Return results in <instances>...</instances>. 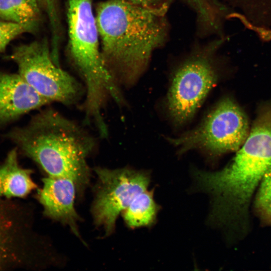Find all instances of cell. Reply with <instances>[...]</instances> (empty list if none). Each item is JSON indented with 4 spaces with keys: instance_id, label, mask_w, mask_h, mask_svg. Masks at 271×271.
<instances>
[{
    "instance_id": "obj_1",
    "label": "cell",
    "mask_w": 271,
    "mask_h": 271,
    "mask_svg": "<svg viewBox=\"0 0 271 271\" xmlns=\"http://www.w3.org/2000/svg\"><path fill=\"white\" fill-rule=\"evenodd\" d=\"M166 13L125 0H108L97 5L95 18L102 57L120 86L133 84L153 53L165 42Z\"/></svg>"
},
{
    "instance_id": "obj_2",
    "label": "cell",
    "mask_w": 271,
    "mask_h": 271,
    "mask_svg": "<svg viewBox=\"0 0 271 271\" xmlns=\"http://www.w3.org/2000/svg\"><path fill=\"white\" fill-rule=\"evenodd\" d=\"M5 137L49 176L71 179L78 189L87 184L90 171L86 159L96 141L78 123L58 111L46 108Z\"/></svg>"
},
{
    "instance_id": "obj_3",
    "label": "cell",
    "mask_w": 271,
    "mask_h": 271,
    "mask_svg": "<svg viewBox=\"0 0 271 271\" xmlns=\"http://www.w3.org/2000/svg\"><path fill=\"white\" fill-rule=\"evenodd\" d=\"M66 8L69 57L85 88L84 120L102 128L106 124L102 110L107 101L123 105L124 98L102 57L92 0H67Z\"/></svg>"
},
{
    "instance_id": "obj_4",
    "label": "cell",
    "mask_w": 271,
    "mask_h": 271,
    "mask_svg": "<svg viewBox=\"0 0 271 271\" xmlns=\"http://www.w3.org/2000/svg\"><path fill=\"white\" fill-rule=\"evenodd\" d=\"M8 58L17 64L18 74L51 103L74 105L85 93L81 83L54 62L46 40L16 46Z\"/></svg>"
},
{
    "instance_id": "obj_5",
    "label": "cell",
    "mask_w": 271,
    "mask_h": 271,
    "mask_svg": "<svg viewBox=\"0 0 271 271\" xmlns=\"http://www.w3.org/2000/svg\"><path fill=\"white\" fill-rule=\"evenodd\" d=\"M249 131L244 112L232 99L226 97L217 104L198 126L168 140L179 154L196 149L210 156H217L236 152Z\"/></svg>"
},
{
    "instance_id": "obj_6",
    "label": "cell",
    "mask_w": 271,
    "mask_h": 271,
    "mask_svg": "<svg viewBox=\"0 0 271 271\" xmlns=\"http://www.w3.org/2000/svg\"><path fill=\"white\" fill-rule=\"evenodd\" d=\"M221 41L194 51L174 71L167 98L172 120L182 124L190 120L217 81L212 54Z\"/></svg>"
},
{
    "instance_id": "obj_7",
    "label": "cell",
    "mask_w": 271,
    "mask_h": 271,
    "mask_svg": "<svg viewBox=\"0 0 271 271\" xmlns=\"http://www.w3.org/2000/svg\"><path fill=\"white\" fill-rule=\"evenodd\" d=\"M95 171L99 185L92 213L95 222L110 233L118 216L137 195L148 189L150 176L146 171L127 168L112 170L97 167Z\"/></svg>"
},
{
    "instance_id": "obj_8",
    "label": "cell",
    "mask_w": 271,
    "mask_h": 271,
    "mask_svg": "<svg viewBox=\"0 0 271 271\" xmlns=\"http://www.w3.org/2000/svg\"><path fill=\"white\" fill-rule=\"evenodd\" d=\"M26 223L21 206L0 197V270H14L26 259Z\"/></svg>"
},
{
    "instance_id": "obj_9",
    "label": "cell",
    "mask_w": 271,
    "mask_h": 271,
    "mask_svg": "<svg viewBox=\"0 0 271 271\" xmlns=\"http://www.w3.org/2000/svg\"><path fill=\"white\" fill-rule=\"evenodd\" d=\"M50 103L18 73L0 72V125Z\"/></svg>"
},
{
    "instance_id": "obj_10",
    "label": "cell",
    "mask_w": 271,
    "mask_h": 271,
    "mask_svg": "<svg viewBox=\"0 0 271 271\" xmlns=\"http://www.w3.org/2000/svg\"><path fill=\"white\" fill-rule=\"evenodd\" d=\"M43 187L37 198L47 216L68 225L77 235L78 215L74 208L76 185L71 179L49 176L43 179Z\"/></svg>"
},
{
    "instance_id": "obj_11",
    "label": "cell",
    "mask_w": 271,
    "mask_h": 271,
    "mask_svg": "<svg viewBox=\"0 0 271 271\" xmlns=\"http://www.w3.org/2000/svg\"><path fill=\"white\" fill-rule=\"evenodd\" d=\"M18 150L12 149L0 165V197L24 198L37 187L31 177L32 171L19 165Z\"/></svg>"
},
{
    "instance_id": "obj_12",
    "label": "cell",
    "mask_w": 271,
    "mask_h": 271,
    "mask_svg": "<svg viewBox=\"0 0 271 271\" xmlns=\"http://www.w3.org/2000/svg\"><path fill=\"white\" fill-rule=\"evenodd\" d=\"M160 206L154 199L153 191L140 193L122 212L126 225L131 228L150 226L155 222Z\"/></svg>"
},
{
    "instance_id": "obj_13",
    "label": "cell",
    "mask_w": 271,
    "mask_h": 271,
    "mask_svg": "<svg viewBox=\"0 0 271 271\" xmlns=\"http://www.w3.org/2000/svg\"><path fill=\"white\" fill-rule=\"evenodd\" d=\"M41 9L37 0H0V20L39 24Z\"/></svg>"
},
{
    "instance_id": "obj_14",
    "label": "cell",
    "mask_w": 271,
    "mask_h": 271,
    "mask_svg": "<svg viewBox=\"0 0 271 271\" xmlns=\"http://www.w3.org/2000/svg\"><path fill=\"white\" fill-rule=\"evenodd\" d=\"M194 10L199 28L208 32L217 29L223 18L225 7L219 0H181Z\"/></svg>"
},
{
    "instance_id": "obj_15",
    "label": "cell",
    "mask_w": 271,
    "mask_h": 271,
    "mask_svg": "<svg viewBox=\"0 0 271 271\" xmlns=\"http://www.w3.org/2000/svg\"><path fill=\"white\" fill-rule=\"evenodd\" d=\"M254 209L261 221L271 226V166L264 174L258 187Z\"/></svg>"
},
{
    "instance_id": "obj_16",
    "label": "cell",
    "mask_w": 271,
    "mask_h": 271,
    "mask_svg": "<svg viewBox=\"0 0 271 271\" xmlns=\"http://www.w3.org/2000/svg\"><path fill=\"white\" fill-rule=\"evenodd\" d=\"M39 24H20L0 20V53L4 52L9 43L25 33H35Z\"/></svg>"
},
{
    "instance_id": "obj_17",
    "label": "cell",
    "mask_w": 271,
    "mask_h": 271,
    "mask_svg": "<svg viewBox=\"0 0 271 271\" xmlns=\"http://www.w3.org/2000/svg\"><path fill=\"white\" fill-rule=\"evenodd\" d=\"M41 9L46 12L50 23L51 38L57 40L60 37L61 23L58 0H37Z\"/></svg>"
},
{
    "instance_id": "obj_18",
    "label": "cell",
    "mask_w": 271,
    "mask_h": 271,
    "mask_svg": "<svg viewBox=\"0 0 271 271\" xmlns=\"http://www.w3.org/2000/svg\"><path fill=\"white\" fill-rule=\"evenodd\" d=\"M134 5L153 10L167 12L171 0H125Z\"/></svg>"
}]
</instances>
